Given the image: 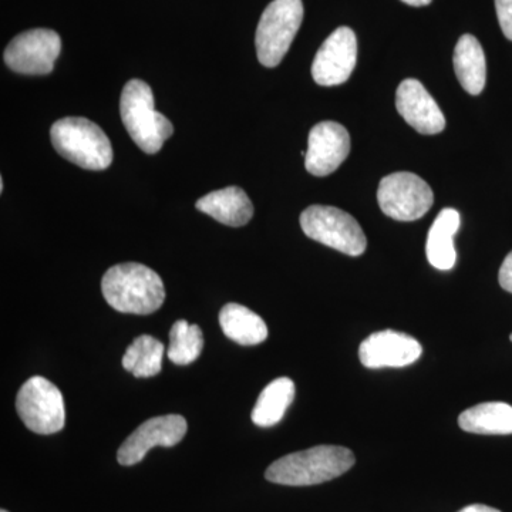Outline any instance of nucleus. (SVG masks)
Returning <instances> with one entry per match:
<instances>
[{
  "instance_id": "24",
  "label": "nucleus",
  "mask_w": 512,
  "mask_h": 512,
  "mask_svg": "<svg viewBox=\"0 0 512 512\" xmlns=\"http://www.w3.org/2000/svg\"><path fill=\"white\" fill-rule=\"evenodd\" d=\"M498 281H500L501 288L504 291L512 293V251L504 259L503 265H501Z\"/></svg>"
},
{
  "instance_id": "22",
  "label": "nucleus",
  "mask_w": 512,
  "mask_h": 512,
  "mask_svg": "<svg viewBox=\"0 0 512 512\" xmlns=\"http://www.w3.org/2000/svg\"><path fill=\"white\" fill-rule=\"evenodd\" d=\"M204 348V336L200 326L187 320H178L170 330V346L167 356L175 365H191L200 357Z\"/></svg>"
},
{
  "instance_id": "5",
  "label": "nucleus",
  "mask_w": 512,
  "mask_h": 512,
  "mask_svg": "<svg viewBox=\"0 0 512 512\" xmlns=\"http://www.w3.org/2000/svg\"><path fill=\"white\" fill-rule=\"evenodd\" d=\"M303 20L302 0H274L262 13L256 29L258 59L265 67L282 62Z\"/></svg>"
},
{
  "instance_id": "9",
  "label": "nucleus",
  "mask_w": 512,
  "mask_h": 512,
  "mask_svg": "<svg viewBox=\"0 0 512 512\" xmlns=\"http://www.w3.org/2000/svg\"><path fill=\"white\" fill-rule=\"evenodd\" d=\"M60 52L62 40L55 30L32 29L20 33L9 43L3 59L13 72L43 76L53 72Z\"/></svg>"
},
{
  "instance_id": "14",
  "label": "nucleus",
  "mask_w": 512,
  "mask_h": 512,
  "mask_svg": "<svg viewBox=\"0 0 512 512\" xmlns=\"http://www.w3.org/2000/svg\"><path fill=\"white\" fill-rule=\"evenodd\" d=\"M396 107L400 116L424 136L439 134L446 128L443 111L419 80L406 79L400 84Z\"/></svg>"
},
{
  "instance_id": "15",
  "label": "nucleus",
  "mask_w": 512,
  "mask_h": 512,
  "mask_svg": "<svg viewBox=\"0 0 512 512\" xmlns=\"http://www.w3.org/2000/svg\"><path fill=\"white\" fill-rule=\"evenodd\" d=\"M198 211L210 215L228 227H244L254 215V205L247 192L239 187H227L212 191L195 204Z\"/></svg>"
},
{
  "instance_id": "17",
  "label": "nucleus",
  "mask_w": 512,
  "mask_h": 512,
  "mask_svg": "<svg viewBox=\"0 0 512 512\" xmlns=\"http://www.w3.org/2000/svg\"><path fill=\"white\" fill-rule=\"evenodd\" d=\"M454 70L467 93L478 96L487 82V60L483 46L473 35H463L454 49Z\"/></svg>"
},
{
  "instance_id": "23",
  "label": "nucleus",
  "mask_w": 512,
  "mask_h": 512,
  "mask_svg": "<svg viewBox=\"0 0 512 512\" xmlns=\"http://www.w3.org/2000/svg\"><path fill=\"white\" fill-rule=\"evenodd\" d=\"M495 10L504 36L512 42V0H495Z\"/></svg>"
},
{
  "instance_id": "11",
  "label": "nucleus",
  "mask_w": 512,
  "mask_h": 512,
  "mask_svg": "<svg viewBox=\"0 0 512 512\" xmlns=\"http://www.w3.org/2000/svg\"><path fill=\"white\" fill-rule=\"evenodd\" d=\"M357 62V39L352 29H336L320 46L312 64L313 80L332 87L348 82Z\"/></svg>"
},
{
  "instance_id": "26",
  "label": "nucleus",
  "mask_w": 512,
  "mask_h": 512,
  "mask_svg": "<svg viewBox=\"0 0 512 512\" xmlns=\"http://www.w3.org/2000/svg\"><path fill=\"white\" fill-rule=\"evenodd\" d=\"M406 5L414 6V8H421V6L430 5L431 0H402Z\"/></svg>"
},
{
  "instance_id": "18",
  "label": "nucleus",
  "mask_w": 512,
  "mask_h": 512,
  "mask_svg": "<svg viewBox=\"0 0 512 512\" xmlns=\"http://www.w3.org/2000/svg\"><path fill=\"white\" fill-rule=\"evenodd\" d=\"M220 325L228 339L242 346L259 345L269 335L264 319L238 303H228L221 309Z\"/></svg>"
},
{
  "instance_id": "19",
  "label": "nucleus",
  "mask_w": 512,
  "mask_h": 512,
  "mask_svg": "<svg viewBox=\"0 0 512 512\" xmlns=\"http://www.w3.org/2000/svg\"><path fill=\"white\" fill-rule=\"evenodd\" d=\"M458 426L467 433L487 436L512 434V406L503 402L477 404L460 414Z\"/></svg>"
},
{
  "instance_id": "7",
  "label": "nucleus",
  "mask_w": 512,
  "mask_h": 512,
  "mask_svg": "<svg viewBox=\"0 0 512 512\" xmlns=\"http://www.w3.org/2000/svg\"><path fill=\"white\" fill-rule=\"evenodd\" d=\"M20 419L33 433L55 434L66 424L63 394L42 376L30 377L16 396Z\"/></svg>"
},
{
  "instance_id": "13",
  "label": "nucleus",
  "mask_w": 512,
  "mask_h": 512,
  "mask_svg": "<svg viewBox=\"0 0 512 512\" xmlns=\"http://www.w3.org/2000/svg\"><path fill=\"white\" fill-rule=\"evenodd\" d=\"M423 348L419 340L396 330H380L363 340L359 359L367 369L406 367L420 359Z\"/></svg>"
},
{
  "instance_id": "28",
  "label": "nucleus",
  "mask_w": 512,
  "mask_h": 512,
  "mask_svg": "<svg viewBox=\"0 0 512 512\" xmlns=\"http://www.w3.org/2000/svg\"><path fill=\"white\" fill-rule=\"evenodd\" d=\"M511 342H512V335L510 336Z\"/></svg>"
},
{
  "instance_id": "1",
  "label": "nucleus",
  "mask_w": 512,
  "mask_h": 512,
  "mask_svg": "<svg viewBox=\"0 0 512 512\" xmlns=\"http://www.w3.org/2000/svg\"><path fill=\"white\" fill-rule=\"evenodd\" d=\"M101 292L111 308L121 313L151 315L163 306V279L137 262L114 265L101 279Z\"/></svg>"
},
{
  "instance_id": "16",
  "label": "nucleus",
  "mask_w": 512,
  "mask_h": 512,
  "mask_svg": "<svg viewBox=\"0 0 512 512\" xmlns=\"http://www.w3.org/2000/svg\"><path fill=\"white\" fill-rule=\"evenodd\" d=\"M460 214L454 208H444L437 215L436 221L431 225L427 235V259L431 265L440 271H450L457 261V252L454 248V235L460 228Z\"/></svg>"
},
{
  "instance_id": "21",
  "label": "nucleus",
  "mask_w": 512,
  "mask_h": 512,
  "mask_svg": "<svg viewBox=\"0 0 512 512\" xmlns=\"http://www.w3.org/2000/svg\"><path fill=\"white\" fill-rule=\"evenodd\" d=\"M164 345L153 336L134 339L123 356V367L136 377H153L163 367Z\"/></svg>"
},
{
  "instance_id": "6",
  "label": "nucleus",
  "mask_w": 512,
  "mask_h": 512,
  "mask_svg": "<svg viewBox=\"0 0 512 512\" xmlns=\"http://www.w3.org/2000/svg\"><path fill=\"white\" fill-rule=\"evenodd\" d=\"M301 227L313 241L342 254L359 256L366 251L367 239L359 222L339 208L312 205L302 212Z\"/></svg>"
},
{
  "instance_id": "8",
  "label": "nucleus",
  "mask_w": 512,
  "mask_h": 512,
  "mask_svg": "<svg viewBox=\"0 0 512 512\" xmlns=\"http://www.w3.org/2000/svg\"><path fill=\"white\" fill-rule=\"evenodd\" d=\"M380 210L396 221H416L429 212L434 202L430 185L413 173H394L380 181L377 191Z\"/></svg>"
},
{
  "instance_id": "4",
  "label": "nucleus",
  "mask_w": 512,
  "mask_h": 512,
  "mask_svg": "<svg viewBox=\"0 0 512 512\" xmlns=\"http://www.w3.org/2000/svg\"><path fill=\"white\" fill-rule=\"evenodd\" d=\"M50 140L60 156L84 170L103 171L113 163L109 137L84 117L57 120L50 130Z\"/></svg>"
},
{
  "instance_id": "27",
  "label": "nucleus",
  "mask_w": 512,
  "mask_h": 512,
  "mask_svg": "<svg viewBox=\"0 0 512 512\" xmlns=\"http://www.w3.org/2000/svg\"><path fill=\"white\" fill-rule=\"evenodd\" d=\"M0 512H9V511H6V510H2V511H0Z\"/></svg>"
},
{
  "instance_id": "3",
  "label": "nucleus",
  "mask_w": 512,
  "mask_h": 512,
  "mask_svg": "<svg viewBox=\"0 0 512 512\" xmlns=\"http://www.w3.org/2000/svg\"><path fill=\"white\" fill-rule=\"evenodd\" d=\"M120 114L124 127L140 150L156 154L165 141L173 136V124L154 107V94L143 80H130L120 99Z\"/></svg>"
},
{
  "instance_id": "10",
  "label": "nucleus",
  "mask_w": 512,
  "mask_h": 512,
  "mask_svg": "<svg viewBox=\"0 0 512 512\" xmlns=\"http://www.w3.org/2000/svg\"><path fill=\"white\" fill-rule=\"evenodd\" d=\"M188 424L183 416L168 414L144 421L121 444L117 461L121 466H134L147 456L154 447H174L184 439Z\"/></svg>"
},
{
  "instance_id": "2",
  "label": "nucleus",
  "mask_w": 512,
  "mask_h": 512,
  "mask_svg": "<svg viewBox=\"0 0 512 512\" xmlns=\"http://www.w3.org/2000/svg\"><path fill=\"white\" fill-rule=\"evenodd\" d=\"M352 450L340 446H316L279 458L266 470L271 483L308 487L335 480L355 466Z\"/></svg>"
},
{
  "instance_id": "25",
  "label": "nucleus",
  "mask_w": 512,
  "mask_h": 512,
  "mask_svg": "<svg viewBox=\"0 0 512 512\" xmlns=\"http://www.w3.org/2000/svg\"><path fill=\"white\" fill-rule=\"evenodd\" d=\"M458 512H501L500 510H495L493 507H488V505L483 504H473L468 505V507L463 508Z\"/></svg>"
},
{
  "instance_id": "12",
  "label": "nucleus",
  "mask_w": 512,
  "mask_h": 512,
  "mask_svg": "<svg viewBox=\"0 0 512 512\" xmlns=\"http://www.w3.org/2000/svg\"><path fill=\"white\" fill-rule=\"evenodd\" d=\"M349 153V131L335 121H322L309 133L306 170L315 177H326L338 170Z\"/></svg>"
},
{
  "instance_id": "20",
  "label": "nucleus",
  "mask_w": 512,
  "mask_h": 512,
  "mask_svg": "<svg viewBox=\"0 0 512 512\" xmlns=\"http://www.w3.org/2000/svg\"><path fill=\"white\" fill-rule=\"evenodd\" d=\"M295 399V383L289 377H279L259 394L252 421L259 427H272L284 419L286 410Z\"/></svg>"
}]
</instances>
